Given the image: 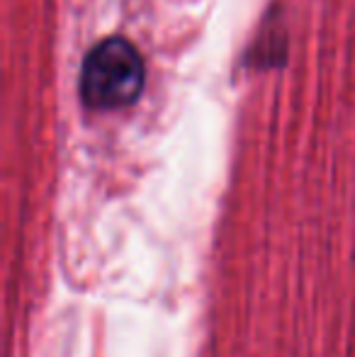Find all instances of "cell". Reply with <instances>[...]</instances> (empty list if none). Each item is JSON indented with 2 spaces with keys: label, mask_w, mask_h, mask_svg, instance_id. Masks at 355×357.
Returning a JSON list of instances; mask_svg holds the SVG:
<instances>
[{
  "label": "cell",
  "mask_w": 355,
  "mask_h": 357,
  "mask_svg": "<svg viewBox=\"0 0 355 357\" xmlns=\"http://www.w3.org/2000/svg\"><path fill=\"white\" fill-rule=\"evenodd\" d=\"M146 80L139 49L127 37H105L86 54L81 66V100L90 109H119L137 102Z\"/></svg>",
  "instance_id": "cell-1"
}]
</instances>
